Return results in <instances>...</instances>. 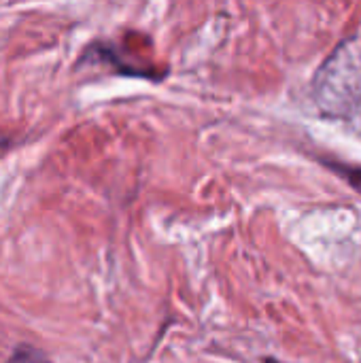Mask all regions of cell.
I'll return each instance as SVG.
<instances>
[{
	"label": "cell",
	"mask_w": 361,
	"mask_h": 363,
	"mask_svg": "<svg viewBox=\"0 0 361 363\" xmlns=\"http://www.w3.org/2000/svg\"><path fill=\"white\" fill-rule=\"evenodd\" d=\"M4 363H51V362H49V357H47L40 349H36V347H32V345H17V347L13 349V353L6 357V362Z\"/></svg>",
	"instance_id": "2"
},
{
	"label": "cell",
	"mask_w": 361,
	"mask_h": 363,
	"mask_svg": "<svg viewBox=\"0 0 361 363\" xmlns=\"http://www.w3.org/2000/svg\"><path fill=\"white\" fill-rule=\"evenodd\" d=\"M266 363H277V362H270V359H268V362H266Z\"/></svg>",
	"instance_id": "3"
},
{
	"label": "cell",
	"mask_w": 361,
	"mask_h": 363,
	"mask_svg": "<svg viewBox=\"0 0 361 363\" xmlns=\"http://www.w3.org/2000/svg\"><path fill=\"white\" fill-rule=\"evenodd\" d=\"M319 106L336 117H355L361 113V38L343 45L317 79Z\"/></svg>",
	"instance_id": "1"
}]
</instances>
